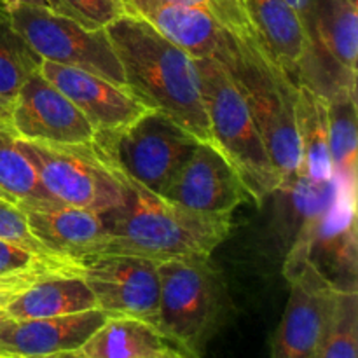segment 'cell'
Returning <instances> with one entry per match:
<instances>
[{
    "label": "cell",
    "mask_w": 358,
    "mask_h": 358,
    "mask_svg": "<svg viewBox=\"0 0 358 358\" xmlns=\"http://www.w3.org/2000/svg\"><path fill=\"white\" fill-rule=\"evenodd\" d=\"M296 126L301 145V171L317 182L334 178L329 149L327 100L308 84H297Z\"/></svg>",
    "instance_id": "cell-21"
},
{
    "label": "cell",
    "mask_w": 358,
    "mask_h": 358,
    "mask_svg": "<svg viewBox=\"0 0 358 358\" xmlns=\"http://www.w3.org/2000/svg\"><path fill=\"white\" fill-rule=\"evenodd\" d=\"M41 73L83 112L96 135L126 128L150 110L128 87L86 70L42 62Z\"/></svg>",
    "instance_id": "cell-14"
},
{
    "label": "cell",
    "mask_w": 358,
    "mask_h": 358,
    "mask_svg": "<svg viewBox=\"0 0 358 358\" xmlns=\"http://www.w3.org/2000/svg\"><path fill=\"white\" fill-rule=\"evenodd\" d=\"M105 30L133 96L213 145L196 58L135 14L124 13Z\"/></svg>",
    "instance_id": "cell-1"
},
{
    "label": "cell",
    "mask_w": 358,
    "mask_h": 358,
    "mask_svg": "<svg viewBox=\"0 0 358 358\" xmlns=\"http://www.w3.org/2000/svg\"><path fill=\"white\" fill-rule=\"evenodd\" d=\"M121 177L128 196L122 205L103 213L110 238L100 254L140 255L159 262L208 259L231 234L233 215L191 212Z\"/></svg>",
    "instance_id": "cell-2"
},
{
    "label": "cell",
    "mask_w": 358,
    "mask_h": 358,
    "mask_svg": "<svg viewBox=\"0 0 358 358\" xmlns=\"http://www.w3.org/2000/svg\"><path fill=\"white\" fill-rule=\"evenodd\" d=\"M20 147L56 201L105 213L128 196L122 177L101 159L93 143L58 145L20 138Z\"/></svg>",
    "instance_id": "cell-7"
},
{
    "label": "cell",
    "mask_w": 358,
    "mask_h": 358,
    "mask_svg": "<svg viewBox=\"0 0 358 358\" xmlns=\"http://www.w3.org/2000/svg\"><path fill=\"white\" fill-rule=\"evenodd\" d=\"M311 264L338 290H358L357 189L339 184L331 206L304 224L283 262L287 282Z\"/></svg>",
    "instance_id": "cell-8"
},
{
    "label": "cell",
    "mask_w": 358,
    "mask_h": 358,
    "mask_svg": "<svg viewBox=\"0 0 358 358\" xmlns=\"http://www.w3.org/2000/svg\"><path fill=\"white\" fill-rule=\"evenodd\" d=\"M0 240L21 245V247L28 248V250L48 255V257H55V255L48 254L41 247V243L31 236L27 224V215H24L23 210L17 205H14V203L3 201V199H0Z\"/></svg>",
    "instance_id": "cell-29"
},
{
    "label": "cell",
    "mask_w": 358,
    "mask_h": 358,
    "mask_svg": "<svg viewBox=\"0 0 358 358\" xmlns=\"http://www.w3.org/2000/svg\"><path fill=\"white\" fill-rule=\"evenodd\" d=\"M0 191L10 203L23 206L59 203L45 191L37 170L20 147L9 119L0 117Z\"/></svg>",
    "instance_id": "cell-23"
},
{
    "label": "cell",
    "mask_w": 358,
    "mask_h": 358,
    "mask_svg": "<svg viewBox=\"0 0 358 358\" xmlns=\"http://www.w3.org/2000/svg\"><path fill=\"white\" fill-rule=\"evenodd\" d=\"M28 229L48 254L80 261L103 252L110 231L103 213L65 203L23 206Z\"/></svg>",
    "instance_id": "cell-15"
},
{
    "label": "cell",
    "mask_w": 358,
    "mask_h": 358,
    "mask_svg": "<svg viewBox=\"0 0 358 358\" xmlns=\"http://www.w3.org/2000/svg\"><path fill=\"white\" fill-rule=\"evenodd\" d=\"M159 282L156 329L175 348L203 358L222 318L219 278L210 257L161 261Z\"/></svg>",
    "instance_id": "cell-5"
},
{
    "label": "cell",
    "mask_w": 358,
    "mask_h": 358,
    "mask_svg": "<svg viewBox=\"0 0 358 358\" xmlns=\"http://www.w3.org/2000/svg\"><path fill=\"white\" fill-rule=\"evenodd\" d=\"M0 117L2 119H9V110H7L3 105H0Z\"/></svg>",
    "instance_id": "cell-34"
},
{
    "label": "cell",
    "mask_w": 358,
    "mask_h": 358,
    "mask_svg": "<svg viewBox=\"0 0 358 358\" xmlns=\"http://www.w3.org/2000/svg\"><path fill=\"white\" fill-rule=\"evenodd\" d=\"M166 358H194V357H191V355H187V353L185 352H182V350H178V348H173L170 352V355H168Z\"/></svg>",
    "instance_id": "cell-33"
},
{
    "label": "cell",
    "mask_w": 358,
    "mask_h": 358,
    "mask_svg": "<svg viewBox=\"0 0 358 358\" xmlns=\"http://www.w3.org/2000/svg\"><path fill=\"white\" fill-rule=\"evenodd\" d=\"M90 28H105L126 13L124 0H63Z\"/></svg>",
    "instance_id": "cell-31"
},
{
    "label": "cell",
    "mask_w": 358,
    "mask_h": 358,
    "mask_svg": "<svg viewBox=\"0 0 358 358\" xmlns=\"http://www.w3.org/2000/svg\"><path fill=\"white\" fill-rule=\"evenodd\" d=\"M338 178L327 182H317L299 171L294 177L282 180L280 187L273 192L278 205L276 227L278 236L287 247H290L301 227L331 206L338 192Z\"/></svg>",
    "instance_id": "cell-22"
},
{
    "label": "cell",
    "mask_w": 358,
    "mask_h": 358,
    "mask_svg": "<svg viewBox=\"0 0 358 358\" xmlns=\"http://www.w3.org/2000/svg\"><path fill=\"white\" fill-rule=\"evenodd\" d=\"M96 301L80 275L79 262L45 271L3 306L14 320L55 318L94 310Z\"/></svg>",
    "instance_id": "cell-18"
},
{
    "label": "cell",
    "mask_w": 358,
    "mask_h": 358,
    "mask_svg": "<svg viewBox=\"0 0 358 358\" xmlns=\"http://www.w3.org/2000/svg\"><path fill=\"white\" fill-rule=\"evenodd\" d=\"M313 20L324 48L350 72L357 73V0H311Z\"/></svg>",
    "instance_id": "cell-25"
},
{
    "label": "cell",
    "mask_w": 358,
    "mask_h": 358,
    "mask_svg": "<svg viewBox=\"0 0 358 358\" xmlns=\"http://www.w3.org/2000/svg\"><path fill=\"white\" fill-rule=\"evenodd\" d=\"M252 28L266 51L299 83L301 65L306 55V34L287 0H241Z\"/></svg>",
    "instance_id": "cell-19"
},
{
    "label": "cell",
    "mask_w": 358,
    "mask_h": 358,
    "mask_svg": "<svg viewBox=\"0 0 358 358\" xmlns=\"http://www.w3.org/2000/svg\"><path fill=\"white\" fill-rule=\"evenodd\" d=\"M198 143L173 119L147 110L126 128L94 135L93 145L108 166L161 196Z\"/></svg>",
    "instance_id": "cell-6"
},
{
    "label": "cell",
    "mask_w": 358,
    "mask_h": 358,
    "mask_svg": "<svg viewBox=\"0 0 358 358\" xmlns=\"http://www.w3.org/2000/svg\"><path fill=\"white\" fill-rule=\"evenodd\" d=\"M289 283V301L269 358H317L339 290L311 264Z\"/></svg>",
    "instance_id": "cell-13"
},
{
    "label": "cell",
    "mask_w": 358,
    "mask_h": 358,
    "mask_svg": "<svg viewBox=\"0 0 358 358\" xmlns=\"http://www.w3.org/2000/svg\"><path fill=\"white\" fill-rule=\"evenodd\" d=\"M2 317H3V311H0V320H2Z\"/></svg>",
    "instance_id": "cell-35"
},
{
    "label": "cell",
    "mask_w": 358,
    "mask_h": 358,
    "mask_svg": "<svg viewBox=\"0 0 358 358\" xmlns=\"http://www.w3.org/2000/svg\"><path fill=\"white\" fill-rule=\"evenodd\" d=\"M173 348L149 322L107 317L79 348L48 358H166Z\"/></svg>",
    "instance_id": "cell-20"
},
{
    "label": "cell",
    "mask_w": 358,
    "mask_h": 358,
    "mask_svg": "<svg viewBox=\"0 0 358 358\" xmlns=\"http://www.w3.org/2000/svg\"><path fill=\"white\" fill-rule=\"evenodd\" d=\"M3 3H6V6L41 7V9H48V10H52V13L63 14V16H66V17H72V20L79 21L80 24L87 27V24L84 23V21L80 20V17L77 16V14L73 13V10L70 9V7L66 6V3L63 2V0H3ZM87 28H90V27H87Z\"/></svg>",
    "instance_id": "cell-32"
},
{
    "label": "cell",
    "mask_w": 358,
    "mask_h": 358,
    "mask_svg": "<svg viewBox=\"0 0 358 358\" xmlns=\"http://www.w3.org/2000/svg\"><path fill=\"white\" fill-rule=\"evenodd\" d=\"M58 262H69V259L48 257V255L28 250L21 245L0 240V276L16 275V273L30 271L45 264H58Z\"/></svg>",
    "instance_id": "cell-30"
},
{
    "label": "cell",
    "mask_w": 358,
    "mask_h": 358,
    "mask_svg": "<svg viewBox=\"0 0 358 358\" xmlns=\"http://www.w3.org/2000/svg\"><path fill=\"white\" fill-rule=\"evenodd\" d=\"M156 2L206 10L231 34H247V31L254 30L241 0H156Z\"/></svg>",
    "instance_id": "cell-28"
},
{
    "label": "cell",
    "mask_w": 358,
    "mask_h": 358,
    "mask_svg": "<svg viewBox=\"0 0 358 358\" xmlns=\"http://www.w3.org/2000/svg\"><path fill=\"white\" fill-rule=\"evenodd\" d=\"M161 198L196 213L233 215L250 194L227 157L212 143L199 142Z\"/></svg>",
    "instance_id": "cell-12"
},
{
    "label": "cell",
    "mask_w": 358,
    "mask_h": 358,
    "mask_svg": "<svg viewBox=\"0 0 358 358\" xmlns=\"http://www.w3.org/2000/svg\"><path fill=\"white\" fill-rule=\"evenodd\" d=\"M219 62L243 94L282 180L299 173L303 156L296 126L297 84L266 51L254 30L231 34Z\"/></svg>",
    "instance_id": "cell-3"
},
{
    "label": "cell",
    "mask_w": 358,
    "mask_h": 358,
    "mask_svg": "<svg viewBox=\"0 0 358 358\" xmlns=\"http://www.w3.org/2000/svg\"><path fill=\"white\" fill-rule=\"evenodd\" d=\"M201 94L213 145L227 157L247 187L250 199L262 205L282 184L243 94L226 66L217 59H196Z\"/></svg>",
    "instance_id": "cell-4"
},
{
    "label": "cell",
    "mask_w": 358,
    "mask_h": 358,
    "mask_svg": "<svg viewBox=\"0 0 358 358\" xmlns=\"http://www.w3.org/2000/svg\"><path fill=\"white\" fill-rule=\"evenodd\" d=\"M10 23L44 62L73 66L126 87L124 72L105 28L41 7L6 6Z\"/></svg>",
    "instance_id": "cell-9"
},
{
    "label": "cell",
    "mask_w": 358,
    "mask_h": 358,
    "mask_svg": "<svg viewBox=\"0 0 358 358\" xmlns=\"http://www.w3.org/2000/svg\"><path fill=\"white\" fill-rule=\"evenodd\" d=\"M329 149L339 184L357 189L358 117L357 90H345L327 98Z\"/></svg>",
    "instance_id": "cell-24"
},
{
    "label": "cell",
    "mask_w": 358,
    "mask_h": 358,
    "mask_svg": "<svg viewBox=\"0 0 358 358\" xmlns=\"http://www.w3.org/2000/svg\"><path fill=\"white\" fill-rule=\"evenodd\" d=\"M42 62L13 27L6 3L0 0V105L10 110L17 91L28 77L41 70Z\"/></svg>",
    "instance_id": "cell-26"
},
{
    "label": "cell",
    "mask_w": 358,
    "mask_h": 358,
    "mask_svg": "<svg viewBox=\"0 0 358 358\" xmlns=\"http://www.w3.org/2000/svg\"><path fill=\"white\" fill-rule=\"evenodd\" d=\"M80 275L107 317L145 320L156 327L159 261L128 254H94L79 261Z\"/></svg>",
    "instance_id": "cell-10"
},
{
    "label": "cell",
    "mask_w": 358,
    "mask_h": 358,
    "mask_svg": "<svg viewBox=\"0 0 358 358\" xmlns=\"http://www.w3.org/2000/svg\"><path fill=\"white\" fill-rule=\"evenodd\" d=\"M0 358H9V357H3V355H0Z\"/></svg>",
    "instance_id": "cell-36"
},
{
    "label": "cell",
    "mask_w": 358,
    "mask_h": 358,
    "mask_svg": "<svg viewBox=\"0 0 358 358\" xmlns=\"http://www.w3.org/2000/svg\"><path fill=\"white\" fill-rule=\"evenodd\" d=\"M317 358H358V290L338 292Z\"/></svg>",
    "instance_id": "cell-27"
},
{
    "label": "cell",
    "mask_w": 358,
    "mask_h": 358,
    "mask_svg": "<svg viewBox=\"0 0 358 358\" xmlns=\"http://www.w3.org/2000/svg\"><path fill=\"white\" fill-rule=\"evenodd\" d=\"M101 310L55 318L0 320V355L9 358H48L79 348L103 322Z\"/></svg>",
    "instance_id": "cell-16"
},
{
    "label": "cell",
    "mask_w": 358,
    "mask_h": 358,
    "mask_svg": "<svg viewBox=\"0 0 358 358\" xmlns=\"http://www.w3.org/2000/svg\"><path fill=\"white\" fill-rule=\"evenodd\" d=\"M9 124L27 142L90 145L96 135L83 112L41 70L17 91L10 105Z\"/></svg>",
    "instance_id": "cell-11"
},
{
    "label": "cell",
    "mask_w": 358,
    "mask_h": 358,
    "mask_svg": "<svg viewBox=\"0 0 358 358\" xmlns=\"http://www.w3.org/2000/svg\"><path fill=\"white\" fill-rule=\"evenodd\" d=\"M124 7L196 59L219 62L231 42V31L203 9L156 0H124Z\"/></svg>",
    "instance_id": "cell-17"
}]
</instances>
